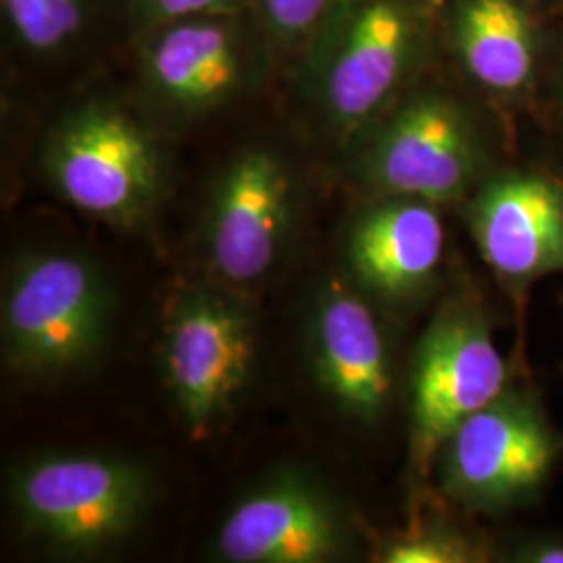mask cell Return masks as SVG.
Listing matches in <instances>:
<instances>
[{"mask_svg":"<svg viewBox=\"0 0 563 563\" xmlns=\"http://www.w3.org/2000/svg\"><path fill=\"white\" fill-rule=\"evenodd\" d=\"M483 262L522 307L530 288L563 274V184L541 172L488 174L465 199Z\"/></svg>","mask_w":563,"mask_h":563,"instance_id":"obj_11","label":"cell"},{"mask_svg":"<svg viewBox=\"0 0 563 563\" xmlns=\"http://www.w3.org/2000/svg\"><path fill=\"white\" fill-rule=\"evenodd\" d=\"M272 53L253 11L172 21L141 36L142 92L169 120H201L253 90Z\"/></svg>","mask_w":563,"mask_h":563,"instance_id":"obj_8","label":"cell"},{"mask_svg":"<svg viewBox=\"0 0 563 563\" xmlns=\"http://www.w3.org/2000/svg\"><path fill=\"white\" fill-rule=\"evenodd\" d=\"M449 34L465 74L504 99L523 95L537 74V30L520 0H453Z\"/></svg>","mask_w":563,"mask_h":563,"instance_id":"obj_15","label":"cell"},{"mask_svg":"<svg viewBox=\"0 0 563 563\" xmlns=\"http://www.w3.org/2000/svg\"><path fill=\"white\" fill-rule=\"evenodd\" d=\"M309 349L318 384L344 416L383 420L393 390V365L383 323L362 290L328 280L309 320Z\"/></svg>","mask_w":563,"mask_h":563,"instance_id":"obj_14","label":"cell"},{"mask_svg":"<svg viewBox=\"0 0 563 563\" xmlns=\"http://www.w3.org/2000/svg\"><path fill=\"white\" fill-rule=\"evenodd\" d=\"M563 455V437L541 395L516 380L446 439L432 476L444 499L474 516L532 504Z\"/></svg>","mask_w":563,"mask_h":563,"instance_id":"obj_4","label":"cell"},{"mask_svg":"<svg viewBox=\"0 0 563 563\" xmlns=\"http://www.w3.org/2000/svg\"><path fill=\"white\" fill-rule=\"evenodd\" d=\"M514 383L483 299L462 290L437 309L409 367V460L430 478L439 451L470 416Z\"/></svg>","mask_w":563,"mask_h":563,"instance_id":"obj_6","label":"cell"},{"mask_svg":"<svg viewBox=\"0 0 563 563\" xmlns=\"http://www.w3.org/2000/svg\"><path fill=\"white\" fill-rule=\"evenodd\" d=\"M44 172L81 213L120 228L148 220L162 197L159 146L123 107L84 102L51 130Z\"/></svg>","mask_w":563,"mask_h":563,"instance_id":"obj_7","label":"cell"},{"mask_svg":"<svg viewBox=\"0 0 563 563\" xmlns=\"http://www.w3.org/2000/svg\"><path fill=\"white\" fill-rule=\"evenodd\" d=\"M353 142L355 172L372 197L465 201L488 176L483 128L443 90L405 92Z\"/></svg>","mask_w":563,"mask_h":563,"instance_id":"obj_5","label":"cell"},{"mask_svg":"<svg viewBox=\"0 0 563 563\" xmlns=\"http://www.w3.org/2000/svg\"><path fill=\"white\" fill-rule=\"evenodd\" d=\"M255 322L236 297L186 288L172 302L162 332L163 378L181 420L205 434L246 388L255 362Z\"/></svg>","mask_w":563,"mask_h":563,"instance_id":"obj_9","label":"cell"},{"mask_svg":"<svg viewBox=\"0 0 563 563\" xmlns=\"http://www.w3.org/2000/svg\"><path fill=\"white\" fill-rule=\"evenodd\" d=\"M432 0H341L299 53L302 101L353 142L401 99L423 57Z\"/></svg>","mask_w":563,"mask_h":563,"instance_id":"obj_1","label":"cell"},{"mask_svg":"<svg viewBox=\"0 0 563 563\" xmlns=\"http://www.w3.org/2000/svg\"><path fill=\"white\" fill-rule=\"evenodd\" d=\"M113 311V286L88 255L67 249L25 253L2 292L4 360L34 380L71 376L101 355Z\"/></svg>","mask_w":563,"mask_h":563,"instance_id":"obj_2","label":"cell"},{"mask_svg":"<svg viewBox=\"0 0 563 563\" xmlns=\"http://www.w3.org/2000/svg\"><path fill=\"white\" fill-rule=\"evenodd\" d=\"M99 0H0L11 41L36 59L74 48L95 20Z\"/></svg>","mask_w":563,"mask_h":563,"instance_id":"obj_16","label":"cell"},{"mask_svg":"<svg viewBox=\"0 0 563 563\" xmlns=\"http://www.w3.org/2000/svg\"><path fill=\"white\" fill-rule=\"evenodd\" d=\"M341 0H251V11L262 23L274 51L301 53Z\"/></svg>","mask_w":563,"mask_h":563,"instance_id":"obj_18","label":"cell"},{"mask_svg":"<svg viewBox=\"0 0 563 563\" xmlns=\"http://www.w3.org/2000/svg\"><path fill=\"white\" fill-rule=\"evenodd\" d=\"M130 9L134 27L142 36L165 23L195 15L251 11V0H130Z\"/></svg>","mask_w":563,"mask_h":563,"instance_id":"obj_19","label":"cell"},{"mask_svg":"<svg viewBox=\"0 0 563 563\" xmlns=\"http://www.w3.org/2000/svg\"><path fill=\"white\" fill-rule=\"evenodd\" d=\"M351 543L339 504L309 476L284 472L230 509L216 553L230 563H325Z\"/></svg>","mask_w":563,"mask_h":563,"instance_id":"obj_12","label":"cell"},{"mask_svg":"<svg viewBox=\"0 0 563 563\" xmlns=\"http://www.w3.org/2000/svg\"><path fill=\"white\" fill-rule=\"evenodd\" d=\"M497 555L511 563H563V534L526 532L497 549Z\"/></svg>","mask_w":563,"mask_h":563,"instance_id":"obj_20","label":"cell"},{"mask_svg":"<svg viewBox=\"0 0 563 563\" xmlns=\"http://www.w3.org/2000/svg\"><path fill=\"white\" fill-rule=\"evenodd\" d=\"M497 560V549L476 532L444 518H422L386 539L383 563H484Z\"/></svg>","mask_w":563,"mask_h":563,"instance_id":"obj_17","label":"cell"},{"mask_svg":"<svg viewBox=\"0 0 563 563\" xmlns=\"http://www.w3.org/2000/svg\"><path fill=\"white\" fill-rule=\"evenodd\" d=\"M446 230L441 205L413 197H372L349 225L346 267L369 301L409 307L441 278Z\"/></svg>","mask_w":563,"mask_h":563,"instance_id":"obj_13","label":"cell"},{"mask_svg":"<svg viewBox=\"0 0 563 563\" xmlns=\"http://www.w3.org/2000/svg\"><path fill=\"white\" fill-rule=\"evenodd\" d=\"M11 505L23 532L69 555H95L125 541L153 504L141 463L107 453H48L11 472Z\"/></svg>","mask_w":563,"mask_h":563,"instance_id":"obj_3","label":"cell"},{"mask_svg":"<svg viewBox=\"0 0 563 563\" xmlns=\"http://www.w3.org/2000/svg\"><path fill=\"white\" fill-rule=\"evenodd\" d=\"M297 213V184L276 151L246 148L213 184L205 216V246L228 284L265 278L280 260Z\"/></svg>","mask_w":563,"mask_h":563,"instance_id":"obj_10","label":"cell"}]
</instances>
